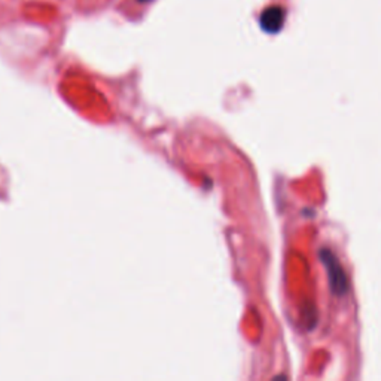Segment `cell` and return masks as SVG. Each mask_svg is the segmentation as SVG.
I'll return each mask as SVG.
<instances>
[{
  "label": "cell",
  "instance_id": "obj_1",
  "mask_svg": "<svg viewBox=\"0 0 381 381\" xmlns=\"http://www.w3.org/2000/svg\"><path fill=\"white\" fill-rule=\"evenodd\" d=\"M320 257L323 259V262L326 264V268L329 273V280H331V286L332 291L336 292L337 295H343L347 289V280H345V275L343 268L340 267V264L337 261V258L332 255L331 252L328 250H322Z\"/></svg>",
  "mask_w": 381,
  "mask_h": 381
},
{
  "label": "cell",
  "instance_id": "obj_2",
  "mask_svg": "<svg viewBox=\"0 0 381 381\" xmlns=\"http://www.w3.org/2000/svg\"><path fill=\"white\" fill-rule=\"evenodd\" d=\"M285 21V13L279 6H271L265 9L261 15V27L267 33H277Z\"/></svg>",
  "mask_w": 381,
  "mask_h": 381
},
{
  "label": "cell",
  "instance_id": "obj_3",
  "mask_svg": "<svg viewBox=\"0 0 381 381\" xmlns=\"http://www.w3.org/2000/svg\"><path fill=\"white\" fill-rule=\"evenodd\" d=\"M137 2H141V3H148V2H151V0H137Z\"/></svg>",
  "mask_w": 381,
  "mask_h": 381
}]
</instances>
